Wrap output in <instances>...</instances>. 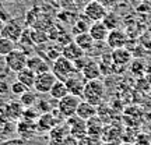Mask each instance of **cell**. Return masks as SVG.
Instances as JSON below:
<instances>
[{"label":"cell","instance_id":"obj_1","mask_svg":"<svg viewBox=\"0 0 151 145\" xmlns=\"http://www.w3.org/2000/svg\"><path fill=\"white\" fill-rule=\"evenodd\" d=\"M105 98V85L101 80L87 81L83 92V101L91 103L94 106H99Z\"/></svg>","mask_w":151,"mask_h":145},{"label":"cell","instance_id":"obj_2","mask_svg":"<svg viewBox=\"0 0 151 145\" xmlns=\"http://www.w3.org/2000/svg\"><path fill=\"white\" fill-rule=\"evenodd\" d=\"M50 71L53 73L55 77L59 81H66L71 74H74L77 70H76L73 61L67 60L63 56H60V57H58L53 61V64L50 67Z\"/></svg>","mask_w":151,"mask_h":145},{"label":"cell","instance_id":"obj_3","mask_svg":"<svg viewBox=\"0 0 151 145\" xmlns=\"http://www.w3.org/2000/svg\"><path fill=\"white\" fill-rule=\"evenodd\" d=\"M27 60H28L27 53L24 50H21V49H16L7 56H4V64L7 67V70H10L17 74L18 71L24 70L27 67Z\"/></svg>","mask_w":151,"mask_h":145},{"label":"cell","instance_id":"obj_4","mask_svg":"<svg viewBox=\"0 0 151 145\" xmlns=\"http://www.w3.org/2000/svg\"><path fill=\"white\" fill-rule=\"evenodd\" d=\"M83 101L80 96H76V95H71L69 94L67 96H65L63 99L58 101V110L62 114L63 119H70L73 116H76V112H77V108L80 102Z\"/></svg>","mask_w":151,"mask_h":145},{"label":"cell","instance_id":"obj_5","mask_svg":"<svg viewBox=\"0 0 151 145\" xmlns=\"http://www.w3.org/2000/svg\"><path fill=\"white\" fill-rule=\"evenodd\" d=\"M106 14H108L106 7L98 0H90L84 7V16L91 22L102 21Z\"/></svg>","mask_w":151,"mask_h":145},{"label":"cell","instance_id":"obj_6","mask_svg":"<svg viewBox=\"0 0 151 145\" xmlns=\"http://www.w3.org/2000/svg\"><path fill=\"white\" fill-rule=\"evenodd\" d=\"M56 81H58V78L55 77V74L52 71H46V73L37 74L35 82H34V89H35L37 94H43V95H45V94H49Z\"/></svg>","mask_w":151,"mask_h":145},{"label":"cell","instance_id":"obj_7","mask_svg":"<svg viewBox=\"0 0 151 145\" xmlns=\"http://www.w3.org/2000/svg\"><path fill=\"white\" fill-rule=\"evenodd\" d=\"M0 34H1V36L9 38V39L14 41V42H18L20 38L22 36V34H24V28H22L21 22L18 21V20L11 18V20H9L6 24L1 25Z\"/></svg>","mask_w":151,"mask_h":145},{"label":"cell","instance_id":"obj_8","mask_svg":"<svg viewBox=\"0 0 151 145\" xmlns=\"http://www.w3.org/2000/svg\"><path fill=\"white\" fill-rule=\"evenodd\" d=\"M65 82L71 95L80 96L83 99V92H84V86H86L87 80L83 77V74H81L80 71H76L74 74H71Z\"/></svg>","mask_w":151,"mask_h":145},{"label":"cell","instance_id":"obj_9","mask_svg":"<svg viewBox=\"0 0 151 145\" xmlns=\"http://www.w3.org/2000/svg\"><path fill=\"white\" fill-rule=\"evenodd\" d=\"M67 127H69V133L71 134V137L76 140H80L87 135L86 120L80 119L78 116H73V117L67 119Z\"/></svg>","mask_w":151,"mask_h":145},{"label":"cell","instance_id":"obj_10","mask_svg":"<svg viewBox=\"0 0 151 145\" xmlns=\"http://www.w3.org/2000/svg\"><path fill=\"white\" fill-rule=\"evenodd\" d=\"M106 43H108V46L112 50L122 49L127 45V35L124 34V31L119 29V28L118 29H112V31H109V35L106 38Z\"/></svg>","mask_w":151,"mask_h":145},{"label":"cell","instance_id":"obj_11","mask_svg":"<svg viewBox=\"0 0 151 145\" xmlns=\"http://www.w3.org/2000/svg\"><path fill=\"white\" fill-rule=\"evenodd\" d=\"M88 34L91 35V38L95 42H106V38L109 35V29L102 21H97L92 22L90 25Z\"/></svg>","mask_w":151,"mask_h":145},{"label":"cell","instance_id":"obj_12","mask_svg":"<svg viewBox=\"0 0 151 145\" xmlns=\"http://www.w3.org/2000/svg\"><path fill=\"white\" fill-rule=\"evenodd\" d=\"M83 77L86 78L87 81H91V80H99V77L102 75V71H101V66L98 64L97 61L88 59V61L86 63V66L81 69L80 71Z\"/></svg>","mask_w":151,"mask_h":145},{"label":"cell","instance_id":"obj_13","mask_svg":"<svg viewBox=\"0 0 151 145\" xmlns=\"http://www.w3.org/2000/svg\"><path fill=\"white\" fill-rule=\"evenodd\" d=\"M123 135V129L118 123H111L104 127V133L101 140L102 141H119Z\"/></svg>","mask_w":151,"mask_h":145},{"label":"cell","instance_id":"obj_14","mask_svg":"<svg viewBox=\"0 0 151 145\" xmlns=\"http://www.w3.org/2000/svg\"><path fill=\"white\" fill-rule=\"evenodd\" d=\"M111 60H112L113 66H116V67H124V66H127L130 63L132 53L124 48L115 49V50H112V53H111Z\"/></svg>","mask_w":151,"mask_h":145},{"label":"cell","instance_id":"obj_15","mask_svg":"<svg viewBox=\"0 0 151 145\" xmlns=\"http://www.w3.org/2000/svg\"><path fill=\"white\" fill-rule=\"evenodd\" d=\"M27 69H29L31 71H34L35 74H41V73L50 71L49 64L43 60V57H41V56H28Z\"/></svg>","mask_w":151,"mask_h":145},{"label":"cell","instance_id":"obj_16","mask_svg":"<svg viewBox=\"0 0 151 145\" xmlns=\"http://www.w3.org/2000/svg\"><path fill=\"white\" fill-rule=\"evenodd\" d=\"M58 124V120L55 117V113H42L39 117H38L37 121V129L39 131H52V130L56 127Z\"/></svg>","mask_w":151,"mask_h":145},{"label":"cell","instance_id":"obj_17","mask_svg":"<svg viewBox=\"0 0 151 145\" xmlns=\"http://www.w3.org/2000/svg\"><path fill=\"white\" fill-rule=\"evenodd\" d=\"M87 135H91V137H97V138H101L104 133V127H105V123H104L99 116H95V117L87 120Z\"/></svg>","mask_w":151,"mask_h":145},{"label":"cell","instance_id":"obj_18","mask_svg":"<svg viewBox=\"0 0 151 145\" xmlns=\"http://www.w3.org/2000/svg\"><path fill=\"white\" fill-rule=\"evenodd\" d=\"M76 116H78L83 120H90V119L98 116V106H94L91 103L86 102V101H81L78 108H77V112H76Z\"/></svg>","mask_w":151,"mask_h":145},{"label":"cell","instance_id":"obj_19","mask_svg":"<svg viewBox=\"0 0 151 145\" xmlns=\"http://www.w3.org/2000/svg\"><path fill=\"white\" fill-rule=\"evenodd\" d=\"M84 50H81L74 42H69L67 45H65L63 48H62V56L66 57L67 60H70V61H77L78 59H81L83 56H84Z\"/></svg>","mask_w":151,"mask_h":145},{"label":"cell","instance_id":"obj_20","mask_svg":"<svg viewBox=\"0 0 151 145\" xmlns=\"http://www.w3.org/2000/svg\"><path fill=\"white\" fill-rule=\"evenodd\" d=\"M73 42L81 49V50H84V52H88V50H91L94 48V39L91 38V35L88 32H81V34H77L74 36V41Z\"/></svg>","mask_w":151,"mask_h":145},{"label":"cell","instance_id":"obj_21","mask_svg":"<svg viewBox=\"0 0 151 145\" xmlns=\"http://www.w3.org/2000/svg\"><path fill=\"white\" fill-rule=\"evenodd\" d=\"M70 92L67 89V86H66V82L65 81H56L55 82V85L52 86V89L49 92V95L50 98H53L55 101H60V99H63L65 96H67Z\"/></svg>","mask_w":151,"mask_h":145},{"label":"cell","instance_id":"obj_22","mask_svg":"<svg viewBox=\"0 0 151 145\" xmlns=\"http://www.w3.org/2000/svg\"><path fill=\"white\" fill-rule=\"evenodd\" d=\"M35 77H37V74H35L34 71H31L29 69H27V67H25L24 70L17 73V81H20L21 84H24V85L27 86V88H29V89L34 88Z\"/></svg>","mask_w":151,"mask_h":145},{"label":"cell","instance_id":"obj_23","mask_svg":"<svg viewBox=\"0 0 151 145\" xmlns=\"http://www.w3.org/2000/svg\"><path fill=\"white\" fill-rule=\"evenodd\" d=\"M17 49V42L11 41L9 38H4V36H0V54L4 57L7 56L9 53H11L13 50Z\"/></svg>","mask_w":151,"mask_h":145},{"label":"cell","instance_id":"obj_24","mask_svg":"<svg viewBox=\"0 0 151 145\" xmlns=\"http://www.w3.org/2000/svg\"><path fill=\"white\" fill-rule=\"evenodd\" d=\"M37 129V123H34L32 120H25L22 123L18 124V131H20V135L25 137V135H31Z\"/></svg>","mask_w":151,"mask_h":145},{"label":"cell","instance_id":"obj_25","mask_svg":"<svg viewBox=\"0 0 151 145\" xmlns=\"http://www.w3.org/2000/svg\"><path fill=\"white\" fill-rule=\"evenodd\" d=\"M38 98H37V94L32 92L31 89H28L25 94H22L21 96H20V103H21L22 106H25V108H31L34 106L35 103H37Z\"/></svg>","mask_w":151,"mask_h":145},{"label":"cell","instance_id":"obj_26","mask_svg":"<svg viewBox=\"0 0 151 145\" xmlns=\"http://www.w3.org/2000/svg\"><path fill=\"white\" fill-rule=\"evenodd\" d=\"M102 22L106 25L109 31H112V29H118L119 28V22H120V18H119L115 13H109L105 16V18L102 20Z\"/></svg>","mask_w":151,"mask_h":145},{"label":"cell","instance_id":"obj_27","mask_svg":"<svg viewBox=\"0 0 151 145\" xmlns=\"http://www.w3.org/2000/svg\"><path fill=\"white\" fill-rule=\"evenodd\" d=\"M130 70H132V73L134 75H137V77L141 78V77L146 75L147 67L144 66V63H141L140 60H139V61H133V63H132V69H130Z\"/></svg>","mask_w":151,"mask_h":145},{"label":"cell","instance_id":"obj_28","mask_svg":"<svg viewBox=\"0 0 151 145\" xmlns=\"http://www.w3.org/2000/svg\"><path fill=\"white\" fill-rule=\"evenodd\" d=\"M102 140L97 138V137H91V135H86L80 140H77V145H101Z\"/></svg>","mask_w":151,"mask_h":145},{"label":"cell","instance_id":"obj_29","mask_svg":"<svg viewBox=\"0 0 151 145\" xmlns=\"http://www.w3.org/2000/svg\"><path fill=\"white\" fill-rule=\"evenodd\" d=\"M29 88H27V86L24 85V84H21L20 81H16V82H13L10 86V91L14 94V95H17V96H21L22 94H25V92L28 91Z\"/></svg>","mask_w":151,"mask_h":145},{"label":"cell","instance_id":"obj_30","mask_svg":"<svg viewBox=\"0 0 151 145\" xmlns=\"http://www.w3.org/2000/svg\"><path fill=\"white\" fill-rule=\"evenodd\" d=\"M98 1H101V3H102L105 7H109V6H112L113 3L116 1V0H98Z\"/></svg>","mask_w":151,"mask_h":145},{"label":"cell","instance_id":"obj_31","mask_svg":"<svg viewBox=\"0 0 151 145\" xmlns=\"http://www.w3.org/2000/svg\"><path fill=\"white\" fill-rule=\"evenodd\" d=\"M144 77H146L147 82H148V84L151 85V67H150V69L147 67V71H146V75H144Z\"/></svg>","mask_w":151,"mask_h":145},{"label":"cell","instance_id":"obj_32","mask_svg":"<svg viewBox=\"0 0 151 145\" xmlns=\"http://www.w3.org/2000/svg\"><path fill=\"white\" fill-rule=\"evenodd\" d=\"M101 145H122L119 141H102Z\"/></svg>","mask_w":151,"mask_h":145},{"label":"cell","instance_id":"obj_33","mask_svg":"<svg viewBox=\"0 0 151 145\" xmlns=\"http://www.w3.org/2000/svg\"><path fill=\"white\" fill-rule=\"evenodd\" d=\"M6 1H17V0H6Z\"/></svg>","mask_w":151,"mask_h":145},{"label":"cell","instance_id":"obj_34","mask_svg":"<svg viewBox=\"0 0 151 145\" xmlns=\"http://www.w3.org/2000/svg\"><path fill=\"white\" fill-rule=\"evenodd\" d=\"M126 145H129V144H126Z\"/></svg>","mask_w":151,"mask_h":145}]
</instances>
